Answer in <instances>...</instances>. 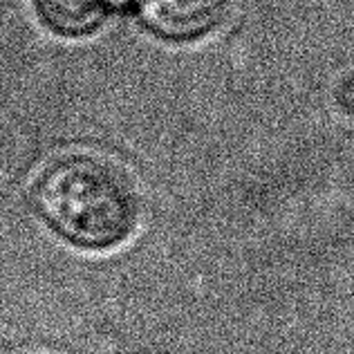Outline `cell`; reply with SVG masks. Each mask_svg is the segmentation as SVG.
I'll return each mask as SVG.
<instances>
[{
    "label": "cell",
    "instance_id": "obj_1",
    "mask_svg": "<svg viewBox=\"0 0 354 354\" xmlns=\"http://www.w3.org/2000/svg\"><path fill=\"white\" fill-rule=\"evenodd\" d=\"M32 202L54 234L83 249H113L133 236L137 198L126 175L95 155L52 160L32 186Z\"/></svg>",
    "mask_w": 354,
    "mask_h": 354
},
{
    "label": "cell",
    "instance_id": "obj_2",
    "mask_svg": "<svg viewBox=\"0 0 354 354\" xmlns=\"http://www.w3.org/2000/svg\"><path fill=\"white\" fill-rule=\"evenodd\" d=\"M227 14V0H142L139 18L164 41L189 43L211 34Z\"/></svg>",
    "mask_w": 354,
    "mask_h": 354
},
{
    "label": "cell",
    "instance_id": "obj_3",
    "mask_svg": "<svg viewBox=\"0 0 354 354\" xmlns=\"http://www.w3.org/2000/svg\"><path fill=\"white\" fill-rule=\"evenodd\" d=\"M110 0H34V12L50 32L79 39L106 21Z\"/></svg>",
    "mask_w": 354,
    "mask_h": 354
}]
</instances>
